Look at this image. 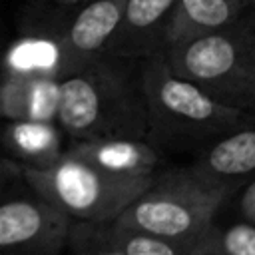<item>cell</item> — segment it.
<instances>
[{
	"mask_svg": "<svg viewBox=\"0 0 255 255\" xmlns=\"http://www.w3.org/2000/svg\"><path fill=\"white\" fill-rule=\"evenodd\" d=\"M141 62L100 54L60 80L56 124L72 139L145 137Z\"/></svg>",
	"mask_w": 255,
	"mask_h": 255,
	"instance_id": "6da1fadb",
	"label": "cell"
},
{
	"mask_svg": "<svg viewBox=\"0 0 255 255\" xmlns=\"http://www.w3.org/2000/svg\"><path fill=\"white\" fill-rule=\"evenodd\" d=\"M139 74L147 120L145 137L159 149L195 151L231 128L245 112L215 102L195 84L171 74L161 52L145 58Z\"/></svg>",
	"mask_w": 255,
	"mask_h": 255,
	"instance_id": "7a4b0ae2",
	"label": "cell"
},
{
	"mask_svg": "<svg viewBox=\"0 0 255 255\" xmlns=\"http://www.w3.org/2000/svg\"><path fill=\"white\" fill-rule=\"evenodd\" d=\"M253 42L255 22L247 10L229 26L165 44L161 56L171 74L195 84L215 102L247 110L251 106Z\"/></svg>",
	"mask_w": 255,
	"mask_h": 255,
	"instance_id": "3957f363",
	"label": "cell"
},
{
	"mask_svg": "<svg viewBox=\"0 0 255 255\" xmlns=\"http://www.w3.org/2000/svg\"><path fill=\"white\" fill-rule=\"evenodd\" d=\"M231 189L217 185L189 165L161 169L114 223L175 241H199L219 215Z\"/></svg>",
	"mask_w": 255,
	"mask_h": 255,
	"instance_id": "277c9868",
	"label": "cell"
},
{
	"mask_svg": "<svg viewBox=\"0 0 255 255\" xmlns=\"http://www.w3.org/2000/svg\"><path fill=\"white\" fill-rule=\"evenodd\" d=\"M24 183L52 203L70 221H114L151 179H129L106 173L68 149L48 167H20Z\"/></svg>",
	"mask_w": 255,
	"mask_h": 255,
	"instance_id": "5b68a950",
	"label": "cell"
},
{
	"mask_svg": "<svg viewBox=\"0 0 255 255\" xmlns=\"http://www.w3.org/2000/svg\"><path fill=\"white\" fill-rule=\"evenodd\" d=\"M72 10L74 6L68 8L54 2L32 8L16 38L2 48L0 74L58 80L72 74L74 62L66 42Z\"/></svg>",
	"mask_w": 255,
	"mask_h": 255,
	"instance_id": "8992f818",
	"label": "cell"
},
{
	"mask_svg": "<svg viewBox=\"0 0 255 255\" xmlns=\"http://www.w3.org/2000/svg\"><path fill=\"white\" fill-rule=\"evenodd\" d=\"M70 223L68 215L32 189L4 195L0 199V255H64Z\"/></svg>",
	"mask_w": 255,
	"mask_h": 255,
	"instance_id": "52a82bcc",
	"label": "cell"
},
{
	"mask_svg": "<svg viewBox=\"0 0 255 255\" xmlns=\"http://www.w3.org/2000/svg\"><path fill=\"white\" fill-rule=\"evenodd\" d=\"M201 177L231 189L255 177V108L195 149L189 165Z\"/></svg>",
	"mask_w": 255,
	"mask_h": 255,
	"instance_id": "ba28073f",
	"label": "cell"
},
{
	"mask_svg": "<svg viewBox=\"0 0 255 255\" xmlns=\"http://www.w3.org/2000/svg\"><path fill=\"white\" fill-rule=\"evenodd\" d=\"M175 0H128L118 28L102 54L143 62L165 46Z\"/></svg>",
	"mask_w": 255,
	"mask_h": 255,
	"instance_id": "9c48e42d",
	"label": "cell"
},
{
	"mask_svg": "<svg viewBox=\"0 0 255 255\" xmlns=\"http://www.w3.org/2000/svg\"><path fill=\"white\" fill-rule=\"evenodd\" d=\"M68 151L106 173L129 179H151L165 165L163 149L147 137L80 139L72 141Z\"/></svg>",
	"mask_w": 255,
	"mask_h": 255,
	"instance_id": "30bf717a",
	"label": "cell"
},
{
	"mask_svg": "<svg viewBox=\"0 0 255 255\" xmlns=\"http://www.w3.org/2000/svg\"><path fill=\"white\" fill-rule=\"evenodd\" d=\"M126 2L128 0H84L74 6L66 28V42L74 70L106 50L120 24Z\"/></svg>",
	"mask_w": 255,
	"mask_h": 255,
	"instance_id": "8fae6325",
	"label": "cell"
},
{
	"mask_svg": "<svg viewBox=\"0 0 255 255\" xmlns=\"http://www.w3.org/2000/svg\"><path fill=\"white\" fill-rule=\"evenodd\" d=\"M64 135L56 122L6 120L0 131V143L16 165L44 169L64 153Z\"/></svg>",
	"mask_w": 255,
	"mask_h": 255,
	"instance_id": "7c38bea8",
	"label": "cell"
},
{
	"mask_svg": "<svg viewBox=\"0 0 255 255\" xmlns=\"http://www.w3.org/2000/svg\"><path fill=\"white\" fill-rule=\"evenodd\" d=\"M253 0H175L165 44L217 30L247 14Z\"/></svg>",
	"mask_w": 255,
	"mask_h": 255,
	"instance_id": "4fadbf2b",
	"label": "cell"
},
{
	"mask_svg": "<svg viewBox=\"0 0 255 255\" xmlns=\"http://www.w3.org/2000/svg\"><path fill=\"white\" fill-rule=\"evenodd\" d=\"M114 245L124 255H195L199 241H175L108 221Z\"/></svg>",
	"mask_w": 255,
	"mask_h": 255,
	"instance_id": "5bb4252c",
	"label": "cell"
},
{
	"mask_svg": "<svg viewBox=\"0 0 255 255\" xmlns=\"http://www.w3.org/2000/svg\"><path fill=\"white\" fill-rule=\"evenodd\" d=\"M199 247L217 255H255V225L233 217L221 225L215 217L199 237Z\"/></svg>",
	"mask_w": 255,
	"mask_h": 255,
	"instance_id": "9a60e30c",
	"label": "cell"
},
{
	"mask_svg": "<svg viewBox=\"0 0 255 255\" xmlns=\"http://www.w3.org/2000/svg\"><path fill=\"white\" fill-rule=\"evenodd\" d=\"M68 255H124L112 241L106 223L72 221L68 229L66 251Z\"/></svg>",
	"mask_w": 255,
	"mask_h": 255,
	"instance_id": "2e32d148",
	"label": "cell"
},
{
	"mask_svg": "<svg viewBox=\"0 0 255 255\" xmlns=\"http://www.w3.org/2000/svg\"><path fill=\"white\" fill-rule=\"evenodd\" d=\"M60 108V80L58 78H30L24 106V120L56 122Z\"/></svg>",
	"mask_w": 255,
	"mask_h": 255,
	"instance_id": "e0dca14e",
	"label": "cell"
},
{
	"mask_svg": "<svg viewBox=\"0 0 255 255\" xmlns=\"http://www.w3.org/2000/svg\"><path fill=\"white\" fill-rule=\"evenodd\" d=\"M28 84H30V78L0 74V118L2 120H24Z\"/></svg>",
	"mask_w": 255,
	"mask_h": 255,
	"instance_id": "ac0fdd59",
	"label": "cell"
},
{
	"mask_svg": "<svg viewBox=\"0 0 255 255\" xmlns=\"http://www.w3.org/2000/svg\"><path fill=\"white\" fill-rule=\"evenodd\" d=\"M221 209H227L233 219H245L255 225V177L239 185L225 199Z\"/></svg>",
	"mask_w": 255,
	"mask_h": 255,
	"instance_id": "d6986e66",
	"label": "cell"
},
{
	"mask_svg": "<svg viewBox=\"0 0 255 255\" xmlns=\"http://www.w3.org/2000/svg\"><path fill=\"white\" fill-rule=\"evenodd\" d=\"M18 171H20V165H16L14 161L6 159V155L0 151V199L6 195V191H8L10 183H12V177Z\"/></svg>",
	"mask_w": 255,
	"mask_h": 255,
	"instance_id": "ffe728a7",
	"label": "cell"
},
{
	"mask_svg": "<svg viewBox=\"0 0 255 255\" xmlns=\"http://www.w3.org/2000/svg\"><path fill=\"white\" fill-rule=\"evenodd\" d=\"M255 108V42H253V50H251V106L247 110Z\"/></svg>",
	"mask_w": 255,
	"mask_h": 255,
	"instance_id": "44dd1931",
	"label": "cell"
},
{
	"mask_svg": "<svg viewBox=\"0 0 255 255\" xmlns=\"http://www.w3.org/2000/svg\"><path fill=\"white\" fill-rule=\"evenodd\" d=\"M54 4H58V6H68V8H72V6H78V4H82L84 0H52Z\"/></svg>",
	"mask_w": 255,
	"mask_h": 255,
	"instance_id": "7402d4cb",
	"label": "cell"
},
{
	"mask_svg": "<svg viewBox=\"0 0 255 255\" xmlns=\"http://www.w3.org/2000/svg\"><path fill=\"white\" fill-rule=\"evenodd\" d=\"M195 255H217V253H211V251H205V249H201V247H199V249L195 251Z\"/></svg>",
	"mask_w": 255,
	"mask_h": 255,
	"instance_id": "603a6c76",
	"label": "cell"
},
{
	"mask_svg": "<svg viewBox=\"0 0 255 255\" xmlns=\"http://www.w3.org/2000/svg\"><path fill=\"white\" fill-rule=\"evenodd\" d=\"M249 16H251V20L255 22V0H253V4H251V8H249Z\"/></svg>",
	"mask_w": 255,
	"mask_h": 255,
	"instance_id": "cb8c5ba5",
	"label": "cell"
},
{
	"mask_svg": "<svg viewBox=\"0 0 255 255\" xmlns=\"http://www.w3.org/2000/svg\"><path fill=\"white\" fill-rule=\"evenodd\" d=\"M0 54H2V48H0Z\"/></svg>",
	"mask_w": 255,
	"mask_h": 255,
	"instance_id": "d4e9b609",
	"label": "cell"
}]
</instances>
